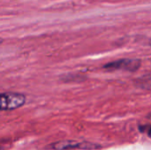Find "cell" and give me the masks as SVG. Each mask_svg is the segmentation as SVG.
I'll return each instance as SVG.
<instances>
[{
    "instance_id": "cell-1",
    "label": "cell",
    "mask_w": 151,
    "mask_h": 150,
    "mask_svg": "<svg viewBox=\"0 0 151 150\" xmlns=\"http://www.w3.org/2000/svg\"><path fill=\"white\" fill-rule=\"evenodd\" d=\"M26 103V96L19 93H1L0 111H12L22 107Z\"/></svg>"
},
{
    "instance_id": "cell-2",
    "label": "cell",
    "mask_w": 151,
    "mask_h": 150,
    "mask_svg": "<svg viewBox=\"0 0 151 150\" xmlns=\"http://www.w3.org/2000/svg\"><path fill=\"white\" fill-rule=\"evenodd\" d=\"M141 60L137 58H123L106 64L104 69L108 71H127L134 72L141 67Z\"/></svg>"
},
{
    "instance_id": "cell-4",
    "label": "cell",
    "mask_w": 151,
    "mask_h": 150,
    "mask_svg": "<svg viewBox=\"0 0 151 150\" xmlns=\"http://www.w3.org/2000/svg\"><path fill=\"white\" fill-rule=\"evenodd\" d=\"M2 42H3V39H1V38H0V43H1Z\"/></svg>"
},
{
    "instance_id": "cell-3",
    "label": "cell",
    "mask_w": 151,
    "mask_h": 150,
    "mask_svg": "<svg viewBox=\"0 0 151 150\" xmlns=\"http://www.w3.org/2000/svg\"><path fill=\"white\" fill-rule=\"evenodd\" d=\"M52 149L55 150H66L80 149H96V146L92 143L88 142H79V141H61L53 144Z\"/></svg>"
}]
</instances>
